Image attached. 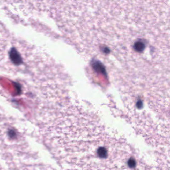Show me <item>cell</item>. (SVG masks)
Returning a JSON list of instances; mask_svg holds the SVG:
<instances>
[{"label":"cell","mask_w":170,"mask_h":170,"mask_svg":"<svg viewBox=\"0 0 170 170\" xmlns=\"http://www.w3.org/2000/svg\"><path fill=\"white\" fill-rule=\"evenodd\" d=\"M10 58L14 65H19L23 62V59L18 51L15 48H12L10 52Z\"/></svg>","instance_id":"obj_1"},{"label":"cell","mask_w":170,"mask_h":170,"mask_svg":"<svg viewBox=\"0 0 170 170\" xmlns=\"http://www.w3.org/2000/svg\"><path fill=\"white\" fill-rule=\"evenodd\" d=\"M134 48L136 51L139 52H141L144 49L145 45L142 42L137 41L134 44Z\"/></svg>","instance_id":"obj_2"},{"label":"cell","mask_w":170,"mask_h":170,"mask_svg":"<svg viewBox=\"0 0 170 170\" xmlns=\"http://www.w3.org/2000/svg\"><path fill=\"white\" fill-rule=\"evenodd\" d=\"M9 135L11 137H13V136H15V133L14 131H13V130H11V131H9Z\"/></svg>","instance_id":"obj_3"}]
</instances>
